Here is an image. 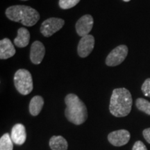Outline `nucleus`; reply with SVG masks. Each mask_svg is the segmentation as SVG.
I'll return each instance as SVG.
<instances>
[{"label":"nucleus","instance_id":"obj_1","mask_svg":"<svg viewBox=\"0 0 150 150\" xmlns=\"http://www.w3.org/2000/svg\"><path fill=\"white\" fill-rule=\"evenodd\" d=\"M132 102V97L129 90L125 88L114 89L110 100V113L117 117L127 116L131 110Z\"/></svg>","mask_w":150,"mask_h":150},{"label":"nucleus","instance_id":"obj_2","mask_svg":"<svg viewBox=\"0 0 150 150\" xmlns=\"http://www.w3.org/2000/svg\"><path fill=\"white\" fill-rule=\"evenodd\" d=\"M66 108L65 117L67 120L76 125L85 122L88 118L87 108L85 104L75 94H68L65 98Z\"/></svg>","mask_w":150,"mask_h":150},{"label":"nucleus","instance_id":"obj_3","mask_svg":"<svg viewBox=\"0 0 150 150\" xmlns=\"http://www.w3.org/2000/svg\"><path fill=\"white\" fill-rule=\"evenodd\" d=\"M6 16L11 21L20 22L27 27H33L40 19L35 9L25 5H15L6 10Z\"/></svg>","mask_w":150,"mask_h":150},{"label":"nucleus","instance_id":"obj_4","mask_svg":"<svg viewBox=\"0 0 150 150\" xmlns=\"http://www.w3.org/2000/svg\"><path fill=\"white\" fill-rule=\"evenodd\" d=\"M14 85L19 93L27 95L33 91V84L32 76L29 70L20 69L14 75Z\"/></svg>","mask_w":150,"mask_h":150},{"label":"nucleus","instance_id":"obj_5","mask_svg":"<svg viewBox=\"0 0 150 150\" xmlns=\"http://www.w3.org/2000/svg\"><path fill=\"white\" fill-rule=\"evenodd\" d=\"M128 51V47L125 45H121L113 49L106 57V65L110 67H115L121 64L126 59Z\"/></svg>","mask_w":150,"mask_h":150},{"label":"nucleus","instance_id":"obj_6","mask_svg":"<svg viewBox=\"0 0 150 150\" xmlns=\"http://www.w3.org/2000/svg\"><path fill=\"white\" fill-rule=\"evenodd\" d=\"M65 21L61 18L47 19L41 24L40 32L45 37H51L64 26Z\"/></svg>","mask_w":150,"mask_h":150},{"label":"nucleus","instance_id":"obj_7","mask_svg":"<svg viewBox=\"0 0 150 150\" xmlns=\"http://www.w3.org/2000/svg\"><path fill=\"white\" fill-rule=\"evenodd\" d=\"M131 138L130 133L125 129L112 131L108 136V140L111 145L115 147H121L128 143Z\"/></svg>","mask_w":150,"mask_h":150},{"label":"nucleus","instance_id":"obj_8","mask_svg":"<svg viewBox=\"0 0 150 150\" xmlns=\"http://www.w3.org/2000/svg\"><path fill=\"white\" fill-rule=\"evenodd\" d=\"M93 18L89 14L84 15L76 22L75 28L77 34L81 37L89 34L93 27Z\"/></svg>","mask_w":150,"mask_h":150},{"label":"nucleus","instance_id":"obj_9","mask_svg":"<svg viewBox=\"0 0 150 150\" xmlns=\"http://www.w3.org/2000/svg\"><path fill=\"white\" fill-rule=\"evenodd\" d=\"M95 47V38L92 35H87L81 37L79 42L77 52L81 58H86L90 55Z\"/></svg>","mask_w":150,"mask_h":150},{"label":"nucleus","instance_id":"obj_10","mask_svg":"<svg viewBox=\"0 0 150 150\" xmlns=\"http://www.w3.org/2000/svg\"><path fill=\"white\" fill-rule=\"evenodd\" d=\"M45 54V47L40 41H35L31 47L30 59L33 64L38 65L42 61Z\"/></svg>","mask_w":150,"mask_h":150},{"label":"nucleus","instance_id":"obj_11","mask_svg":"<svg viewBox=\"0 0 150 150\" xmlns=\"http://www.w3.org/2000/svg\"><path fill=\"white\" fill-rule=\"evenodd\" d=\"M11 138L14 144L18 145H23L27 139L25 127L22 124L15 125L11 130Z\"/></svg>","mask_w":150,"mask_h":150},{"label":"nucleus","instance_id":"obj_12","mask_svg":"<svg viewBox=\"0 0 150 150\" xmlns=\"http://www.w3.org/2000/svg\"><path fill=\"white\" fill-rule=\"evenodd\" d=\"M16 49L8 38H6L0 41V59L5 60L13 56Z\"/></svg>","mask_w":150,"mask_h":150},{"label":"nucleus","instance_id":"obj_13","mask_svg":"<svg viewBox=\"0 0 150 150\" xmlns=\"http://www.w3.org/2000/svg\"><path fill=\"white\" fill-rule=\"evenodd\" d=\"M29 31L24 27L20 28L18 31V35L14 39V44L18 47L23 48L29 45Z\"/></svg>","mask_w":150,"mask_h":150},{"label":"nucleus","instance_id":"obj_14","mask_svg":"<svg viewBox=\"0 0 150 150\" xmlns=\"http://www.w3.org/2000/svg\"><path fill=\"white\" fill-rule=\"evenodd\" d=\"M44 105V99L41 96L36 95L31 99L29 103V112L33 116H37L40 113Z\"/></svg>","mask_w":150,"mask_h":150},{"label":"nucleus","instance_id":"obj_15","mask_svg":"<svg viewBox=\"0 0 150 150\" xmlns=\"http://www.w3.org/2000/svg\"><path fill=\"white\" fill-rule=\"evenodd\" d=\"M50 147L52 150H67L68 143L61 136H54L50 140Z\"/></svg>","mask_w":150,"mask_h":150},{"label":"nucleus","instance_id":"obj_16","mask_svg":"<svg viewBox=\"0 0 150 150\" xmlns=\"http://www.w3.org/2000/svg\"><path fill=\"white\" fill-rule=\"evenodd\" d=\"M13 142L9 134H4L0 138V150H13Z\"/></svg>","mask_w":150,"mask_h":150},{"label":"nucleus","instance_id":"obj_17","mask_svg":"<svg viewBox=\"0 0 150 150\" xmlns=\"http://www.w3.org/2000/svg\"><path fill=\"white\" fill-rule=\"evenodd\" d=\"M136 105L138 110L150 115V102L149 101L143 98H138L136 99Z\"/></svg>","mask_w":150,"mask_h":150},{"label":"nucleus","instance_id":"obj_18","mask_svg":"<svg viewBox=\"0 0 150 150\" xmlns=\"http://www.w3.org/2000/svg\"><path fill=\"white\" fill-rule=\"evenodd\" d=\"M81 0H59V5L62 9H70L77 5Z\"/></svg>","mask_w":150,"mask_h":150},{"label":"nucleus","instance_id":"obj_19","mask_svg":"<svg viewBox=\"0 0 150 150\" xmlns=\"http://www.w3.org/2000/svg\"><path fill=\"white\" fill-rule=\"evenodd\" d=\"M141 90L145 96L150 97V78L147 79L145 81L141 87Z\"/></svg>","mask_w":150,"mask_h":150},{"label":"nucleus","instance_id":"obj_20","mask_svg":"<svg viewBox=\"0 0 150 150\" xmlns=\"http://www.w3.org/2000/svg\"><path fill=\"white\" fill-rule=\"evenodd\" d=\"M132 150H147V149L143 142L138 140V141L135 142L134 146H133Z\"/></svg>","mask_w":150,"mask_h":150},{"label":"nucleus","instance_id":"obj_21","mask_svg":"<svg viewBox=\"0 0 150 150\" xmlns=\"http://www.w3.org/2000/svg\"><path fill=\"white\" fill-rule=\"evenodd\" d=\"M142 134H143V136L146 141L150 144V128L145 129L142 132Z\"/></svg>","mask_w":150,"mask_h":150},{"label":"nucleus","instance_id":"obj_22","mask_svg":"<svg viewBox=\"0 0 150 150\" xmlns=\"http://www.w3.org/2000/svg\"><path fill=\"white\" fill-rule=\"evenodd\" d=\"M124 1H126V2H128V1H131V0H123Z\"/></svg>","mask_w":150,"mask_h":150},{"label":"nucleus","instance_id":"obj_23","mask_svg":"<svg viewBox=\"0 0 150 150\" xmlns=\"http://www.w3.org/2000/svg\"><path fill=\"white\" fill-rule=\"evenodd\" d=\"M22 1H28V0H22Z\"/></svg>","mask_w":150,"mask_h":150}]
</instances>
